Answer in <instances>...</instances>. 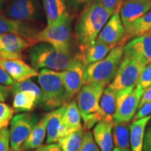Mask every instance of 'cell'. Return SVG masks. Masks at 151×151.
<instances>
[{"label":"cell","instance_id":"52a82bcc","mask_svg":"<svg viewBox=\"0 0 151 151\" xmlns=\"http://www.w3.org/2000/svg\"><path fill=\"white\" fill-rule=\"evenodd\" d=\"M145 90L139 85L117 92L116 109L113 120L129 122L139 109V103Z\"/></svg>","mask_w":151,"mask_h":151},{"label":"cell","instance_id":"44dd1931","mask_svg":"<svg viewBox=\"0 0 151 151\" xmlns=\"http://www.w3.org/2000/svg\"><path fill=\"white\" fill-rule=\"evenodd\" d=\"M150 120L151 114L139 120H133L129 124V142L132 151H143L145 132Z\"/></svg>","mask_w":151,"mask_h":151},{"label":"cell","instance_id":"30bf717a","mask_svg":"<svg viewBox=\"0 0 151 151\" xmlns=\"http://www.w3.org/2000/svg\"><path fill=\"white\" fill-rule=\"evenodd\" d=\"M38 116L31 113H22L13 117L10 122V146L19 150L37 124Z\"/></svg>","mask_w":151,"mask_h":151},{"label":"cell","instance_id":"60d3db41","mask_svg":"<svg viewBox=\"0 0 151 151\" xmlns=\"http://www.w3.org/2000/svg\"><path fill=\"white\" fill-rule=\"evenodd\" d=\"M36 151H62L58 143H47L44 146H41Z\"/></svg>","mask_w":151,"mask_h":151},{"label":"cell","instance_id":"277c9868","mask_svg":"<svg viewBox=\"0 0 151 151\" xmlns=\"http://www.w3.org/2000/svg\"><path fill=\"white\" fill-rule=\"evenodd\" d=\"M105 88L104 85L95 83L85 84L77 94V106L86 131H89L102 120L99 112V101Z\"/></svg>","mask_w":151,"mask_h":151},{"label":"cell","instance_id":"484cf974","mask_svg":"<svg viewBox=\"0 0 151 151\" xmlns=\"http://www.w3.org/2000/svg\"><path fill=\"white\" fill-rule=\"evenodd\" d=\"M40 99L35 92L20 91L14 94L13 108L18 112H29L39 104Z\"/></svg>","mask_w":151,"mask_h":151},{"label":"cell","instance_id":"4316f807","mask_svg":"<svg viewBox=\"0 0 151 151\" xmlns=\"http://www.w3.org/2000/svg\"><path fill=\"white\" fill-rule=\"evenodd\" d=\"M150 29L151 10L125 27L126 35L123 40V43L125 44L132 38L148 32Z\"/></svg>","mask_w":151,"mask_h":151},{"label":"cell","instance_id":"d6986e66","mask_svg":"<svg viewBox=\"0 0 151 151\" xmlns=\"http://www.w3.org/2000/svg\"><path fill=\"white\" fill-rule=\"evenodd\" d=\"M47 26H52L65 20L69 14L66 0H41Z\"/></svg>","mask_w":151,"mask_h":151},{"label":"cell","instance_id":"7a4b0ae2","mask_svg":"<svg viewBox=\"0 0 151 151\" xmlns=\"http://www.w3.org/2000/svg\"><path fill=\"white\" fill-rule=\"evenodd\" d=\"M28 56L32 67L37 71L49 69L62 71L77 60H83L81 53L62 52L46 42L36 43L30 46L28 50Z\"/></svg>","mask_w":151,"mask_h":151},{"label":"cell","instance_id":"b9f144b4","mask_svg":"<svg viewBox=\"0 0 151 151\" xmlns=\"http://www.w3.org/2000/svg\"><path fill=\"white\" fill-rule=\"evenodd\" d=\"M151 101V86L144 91L142 97H141L140 103H139V109H140L141 106H143L145 104Z\"/></svg>","mask_w":151,"mask_h":151},{"label":"cell","instance_id":"bcb514c9","mask_svg":"<svg viewBox=\"0 0 151 151\" xmlns=\"http://www.w3.org/2000/svg\"><path fill=\"white\" fill-rule=\"evenodd\" d=\"M148 32H150V33H151V29H150V30H149V31Z\"/></svg>","mask_w":151,"mask_h":151},{"label":"cell","instance_id":"4fadbf2b","mask_svg":"<svg viewBox=\"0 0 151 151\" xmlns=\"http://www.w3.org/2000/svg\"><path fill=\"white\" fill-rule=\"evenodd\" d=\"M32 46L22 36L14 33L0 35V58L21 59L22 52Z\"/></svg>","mask_w":151,"mask_h":151},{"label":"cell","instance_id":"5b68a950","mask_svg":"<svg viewBox=\"0 0 151 151\" xmlns=\"http://www.w3.org/2000/svg\"><path fill=\"white\" fill-rule=\"evenodd\" d=\"M124 44L112 48L104 59L88 65L85 72V84L95 83L106 86L114 79L124 55Z\"/></svg>","mask_w":151,"mask_h":151},{"label":"cell","instance_id":"7402d4cb","mask_svg":"<svg viewBox=\"0 0 151 151\" xmlns=\"http://www.w3.org/2000/svg\"><path fill=\"white\" fill-rule=\"evenodd\" d=\"M117 92L109 86L106 87L99 101V112L102 120L113 122L116 109Z\"/></svg>","mask_w":151,"mask_h":151},{"label":"cell","instance_id":"e575fe53","mask_svg":"<svg viewBox=\"0 0 151 151\" xmlns=\"http://www.w3.org/2000/svg\"><path fill=\"white\" fill-rule=\"evenodd\" d=\"M138 85L145 90L151 86V63L143 69Z\"/></svg>","mask_w":151,"mask_h":151},{"label":"cell","instance_id":"d590c367","mask_svg":"<svg viewBox=\"0 0 151 151\" xmlns=\"http://www.w3.org/2000/svg\"><path fill=\"white\" fill-rule=\"evenodd\" d=\"M10 131L7 127L0 132V151H9L10 148Z\"/></svg>","mask_w":151,"mask_h":151},{"label":"cell","instance_id":"f6af8a7d","mask_svg":"<svg viewBox=\"0 0 151 151\" xmlns=\"http://www.w3.org/2000/svg\"><path fill=\"white\" fill-rule=\"evenodd\" d=\"M11 151H24V150H12Z\"/></svg>","mask_w":151,"mask_h":151},{"label":"cell","instance_id":"4dcf8cb0","mask_svg":"<svg viewBox=\"0 0 151 151\" xmlns=\"http://www.w3.org/2000/svg\"><path fill=\"white\" fill-rule=\"evenodd\" d=\"M15 113L14 108L4 102H0V132L3 128L7 127L12 120Z\"/></svg>","mask_w":151,"mask_h":151},{"label":"cell","instance_id":"3957f363","mask_svg":"<svg viewBox=\"0 0 151 151\" xmlns=\"http://www.w3.org/2000/svg\"><path fill=\"white\" fill-rule=\"evenodd\" d=\"M38 81L41 91L39 104L45 110H55L68 102L66 90L60 71L42 69L38 74Z\"/></svg>","mask_w":151,"mask_h":151},{"label":"cell","instance_id":"ffe728a7","mask_svg":"<svg viewBox=\"0 0 151 151\" xmlns=\"http://www.w3.org/2000/svg\"><path fill=\"white\" fill-rule=\"evenodd\" d=\"M113 122L101 120L94 126L93 137L101 151H113Z\"/></svg>","mask_w":151,"mask_h":151},{"label":"cell","instance_id":"8d00e7d4","mask_svg":"<svg viewBox=\"0 0 151 151\" xmlns=\"http://www.w3.org/2000/svg\"><path fill=\"white\" fill-rule=\"evenodd\" d=\"M151 114V101L145 104L143 106L138 109L137 113L134 117L133 120H137L139 119L144 118Z\"/></svg>","mask_w":151,"mask_h":151},{"label":"cell","instance_id":"7c38bea8","mask_svg":"<svg viewBox=\"0 0 151 151\" xmlns=\"http://www.w3.org/2000/svg\"><path fill=\"white\" fill-rule=\"evenodd\" d=\"M124 55L132 57L144 67L151 63V33L132 38L124 46Z\"/></svg>","mask_w":151,"mask_h":151},{"label":"cell","instance_id":"9c48e42d","mask_svg":"<svg viewBox=\"0 0 151 151\" xmlns=\"http://www.w3.org/2000/svg\"><path fill=\"white\" fill-rule=\"evenodd\" d=\"M145 67L134 58L123 55L116 76L109 86L116 92L136 86Z\"/></svg>","mask_w":151,"mask_h":151},{"label":"cell","instance_id":"7bdbcfd3","mask_svg":"<svg viewBox=\"0 0 151 151\" xmlns=\"http://www.w3.org/2000/svg\"><path fill=\"white\" fill-rule=\"evenodd\" d=\"M113 151H130V150L129 149H123L118 148V147H115V148H113Z\"/></svg>","mask_w":151,"mask_h":151},{"label":"cell","instance_id":"8992f818","mask_svg":"<svg viewBox=\"0 0 151 151\" xmlns=\"http://www.w3.org/2000/svg\"><path fill=\"white\" fill-rule=\"evenodd\" d=\"M72 39V18L71 16L60 23L47 26L34 36L32 46L36 43L46 42L65 52H71Z\"/></svg>","mask_w":151,"mask_h":151},{"label":"cell","instance_id":"9a60e30c","mask_svg":"<svg viewBox=\"0 0 151 151\" xmlns=\"http://www.w3.org/2000/svg\"><path fill=\"white\" fill-rule=\"evenodd\" d=\"M151 10V0H127L120 10L124 28Z\"/></svg>","mask_w":151,"mask_h":151},{"label":"cell","instance_id":"ac0fdd59","mask_svg":"<svg viewBox=\"0 0 151 151\" xmlns=\"http://www.w3.org/2000/svg\"><path fill=\"white\" fill-rule=\"evenodd\" d=\"M83 128L81 124V116L77 103L72 100L67 105L65 114L62 118L59 129L58 139L67 136Z\"/></svg>","mask_w":151,"mask_h":151},{"label":"cell","instance_id":"ee69618b","mask_svg":"<svg viewBox=\"0 0 151 151\" xmlns=\"http://www.w3.org/2000/svg\"><path fill=\"white\" fill-rule=\"evenodd\" d=\"M3 1H4V0H0V9H1V6H2V4H3Z\"/></svg>","mask_w":151,"mask_h":151},{"label":"cell","instance_id":"f35d334b","mask_svg":"<svg viewBox=\"0 0 151 151\" xmlns=\"http://www.w3.org/2000/svg\"><path fill=\"white\" fill-rule=\"evenodd\" d=\"M143 151H151V124H149L145 132Z\"/></svg>","mask_w":151,"mask_h":151},{"label":"cell","instance_id":"8fae6325","mask_svg":"<svg viewBox=\"0 0 151 151\" xmlns=\"http://www.w3.org/2000/svg\"><path fill=\"white\" fill-rule=\"evenodd\" d=\"M88 66L82 60H77L65 70L60 71L69 104L85 85V72Z\"/></svg>","mask_w":151,"mask_h":151},{"label":"cell","instance_id":"603a6c76","mask_svg":"<svg viewBox=\"0 0 151 151\" xmlns=\"http://www.w3.org/2000/svg\"><path fill=\"white\" fill-rule=\"evenodd\" d=\"M47 115L37 122L25 141L20 147L21 150H31L42 146L47 134Z\"/></svg>","mask_w":151,"mask_h":151},{"label":"cell","instance_id":"836d02e7","mask_svg":"<svg viewBox=\"0 0 151 151\" xmlns=\"http://www.w3.org/2000/svg\"><path fill=\"white\" fill-rule=\"evenodd\" d=\"M113 15L120 13V10L123 4V0H95Z\"/></svg>","mask_w":151,"mask_h":151},{"label":"cell","instance_id":"2e32d148","mask_svg":"<svg viewBox=\"0 0 151 151\" xmlns=\"http://www.w3.org/2000/svg\"><path fill=\"white\" fill-rule=\"evenodd\" d=\"M0 67L11 76L16 82H20L32 77L38 76L39 73L21 59L0 58Z\"/></svg>","mask_w":151,"mask_h":151},{"label":"cell","instance_id":"5bb4252c","mask_svg":"<svg viewBox=\"0 0 151 151\" xmlns=\"http://www.w3.org/2000/svg\"><path fill=\"white\" fill-rule=\"evenodd\" d=\"M126 35V29L120 18V13L111 16L98 36V40L113 47L124 44L123 40Z\"/></svg>","mask_w":151,"mask_h":151},{"label":"cell","instance_id":"f546056e","mask_svg":"<svg viewBox=\"0 0 151 151\" xmlns=\"http://www.w3.org/2000/svg\"><path fill=\"white\" fill-rule=\"evenodd\" d=\"M20 91H32L35 92L41 101V91L40 87L30 79H27L20 82H15L14 84L11 86V92L13 94Z\"/></svg>","mask_w":151,"mask_h":151},{"label":"cell","instance_id":"d6a6232c","mask_svg":"<svg viewBox=\"0 0 151 151\" xmlns=\"http://www.w3.org/2000/svg\"><path fill=\"white\" fill-rule=\"evenodd\" d=\"M100 148L94 140L93 134L90 131H86L84 134L83 140L79 151H100Z\"/></svg>","mask_w":151,"mask_h":151},{"label":"cell","instance_id":"d4e9b609","mask_svg":"<svg viewBox=\"0 0 151 151\" xmlns=\"http://www.w3.org/2000/svg\"><path fill=\"white\" fill-rule=\"evenodd\" d=\"M114 47L97 39L81 54L83 62L87 66L100 61L109 53Z\"/></svg>","mask_w":151,"mask_h":151},{"label":"cell","instance_id":"83f0119b","mask_svg":"<svg viewBox=\"0 0 151 151\" xmlns=\"http://www.w3.org/2000/svg\"><path fill=\"white\" fill-rule=\"evenodd\" d=\"M113 140L116 147L129 149V124L125 122H113Z\"/></svg>","mask_w":151,"mask_h":151},{"label":"cell","instance_id":"f1b7e54d","mask_svg":"<svg viewBox=\"0 0 151 151\" xmlns=\"http://www.w3.org/2000/svg\"><path fill=\"white\" fill-rule=\"evenodd\" d=\"M85 134L83 127L70 134L60 138L58 141L62 151H79Z\"/></svg>","mask_w":151,"mask_h":151},{"label":"cell","instance_id":"ab89813d","mask_svg":"<svg viewBox=\"0 0 151 151\" xmlns=\"http://www.w3.org/2000/svg\"><path fill=\"white\" fill-rule=\"evenodd\" d=\"M11 92V86L0 84V102H4L8 99Z\"/></svg>","mask_w":151,"mask_h":151},{"label":"cell","instance_id":"1f68e13d","mask_svg":"<svg viewBox=\"0 0 151 151\" xmlns=\"http://www.w3.org/2000/svg\"><path fill=\"white\" fill-rule=\"evenodd\" d=\"M94 0H66L69 13L76 14L81 13Z\"/></svg>","mask_w":151,"mask_h":151},{"label":"cell","instance_id":"6da1fadb","mask_svg":"<svg viewBox=\"0 0 151 151\" xmlns=\"http://www.w3.org/2000/svg\"><path fill=\"white\" fill-rule=\"evenodd\" d=\"M112 15L95 0L81 13L74 27L76 40L81 54L97 40L100 32Z\"/></svg>","mask_w":151,"mask_h":151},{"label":"cell","instance_id":"ba28073f","mask_svg":"<svg viewBox=\"0 0 151 151\" xmlns=\"http://www.w3.org/2000/svg\"><path fill=\"white\" fill-rule=\"evenodd\" d=\"M5 14L9 18L24 22H41L46 17L41 0H10Z\"/></svg>","mask_w":151,"mask_h":151},{"label":"cell","instance_id":"7dc6e473","mask_svg":"<svg viewBox=\"0 0 151 151\" xmlns=\"http://www.w3.org/2000/svg\"><path fill=\"white\" fill-rule=\"evenodd\" d=\"M150 124H151V121L150 120Z\"/></svg>","mask_w":151,"mask_h":151},{"label":"cell","instance_id":"cb8c5ba5","mask_svg":"<svg viewBox=\"0 0 151 151\" xmlns=\"http://www.w3.org/2000/svg\"><path fill=\"white\" fill-rule=\"evenodd\" d=\"M67 105L52 110L47 115V138L46 143H52L58 142L59 129L61 122L65 114Z\"/></svg>","mask_w":151,"mask_h":151},{"label":"cell","instance_id":"e0dca14e","mask_svg":"<svg viewBox=\"0 0 151 151\" xmlns=\"http://www.w3.org/2000/svg\"><path fill=\"white\" fill-rule=\"evenodd\" d=\"M39 30L30 22H20L0 14V35L6 33H14L25 38L32 44L34 36Z\"/></svg>","mask_w":151,"mask_h":151},{"label":"cell","instance_id":"74e56055","mask_svg":"<svg viewBox=\"0 0 151 151\" xmlns=\"http://www.w3.org/2000/svg\"><path fill=\"white\" fill-rule=\"evenodd\" d=\"M16 82L11 76L3 68L0 67V84L3 86H12Z\"/></svg>","mask_w":151,"mask_h":151}]
</instances>
